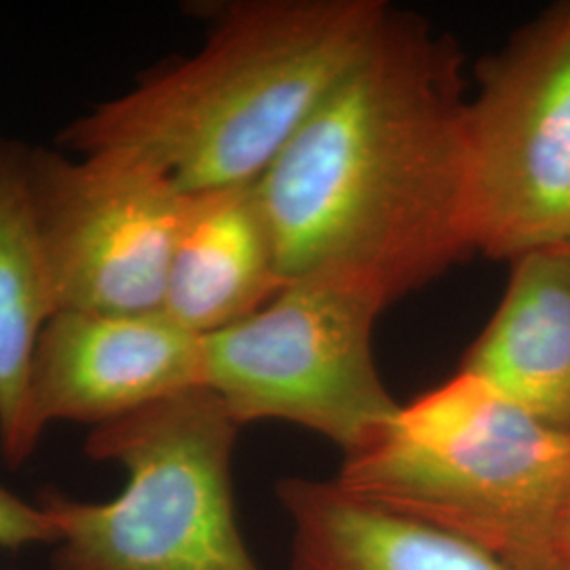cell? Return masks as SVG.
<instances>
[{"mask_svg": "<svg viewBox=\"0 0 570 570\" xmlns=\"http://www.w3.org/2000/svg\"><path fill=\"white\" fill-rule=\"evenodd\" d=\"M292 520L287 570H515L446 532L381 510L336 480L285 478Z\"/></svg>", "mask_w": 570, "mask_h": 570, "instance_id": "7c38bea8", "label": "cell"}, {"mask_svg": "<svg viewBox=\"0 0 570 570\" xmlns=\"http://www.w3.org/2000/svg\"><path fill=\"white\" fill-rule=\"evenodd\" d=\"M551 570H570V494L560 513L551 548Z\"/></svg>", "mask_w": 570, "mask_h": 570, "instance_id": "5bb4252c", "label": "cell"}, {"mask_svg": "<svg viewBox=\"0 0 570 570\" xmlns=\"http://www.w3.org/2000/svg\"><path fill=\"white\" fill-rule=\"evenodd\" d=\"M30 148L0 140V452L28 463L45 428L32 402V366L42 330L58 313L28 183Z\"/></svg>", "mask_w": 570, "mask_h": 570, "instance_id": "8fae6325", "label": "cell"}, {"mask_svg": "<svg viewBox=\"0 0 570 570\" xmlns=\"http://www.w3.org/2000/svg\"><path fill=\"white\" fill-rule=\"evenodd\" d=\"M383 0H245L204 47L63 127L60 148H127L184 195L258 183L387 20Z\"/></svg>", "mask_w": 570, "mask_h": 570, "instance_id": "7a4b0ae2", "label": "cell"}, {"mask_svg": "<svg viewBox=\"0 0 570 570\" xmlns=\"http://www.w3.org/2000/svg\"><path fill=\"white\" fill-rule=\"evenodd\" d=\"M456 42L391 9L256 183L285 284L341 275L387 303L473 254Z\"/></svg>", "mask_w": 570, "mask_h": 570, "instance_id": "6da1fadb", "label": "cell"}, {"mask_svg": "<svg viewBox=\"0 0 570 570\" xmlns=\"http://www.w3.org/2000/svg\"><path fill=\"white\" fill-rule=\"evenodd\" d=\"M336 482L367 503L484 550L551 570L570 494V431L459 372L345 456Z\"/></svg>", "mask_w": 570, "mask_h": 570, "instance_id": "3957f363", "label": "cell"}, {"mask_svg": "<svg viewBox=\"0 0 570 570\" xmlns=\"http://www.w3.org/2000/svg\"><path fill=\"white\" fill-rule=\"evenodd\" d=\"M56 529L41 503H30L0 484V550L53 546Z\"/></svg>", "mask_w": 570, "mask_h": 570, "instance_id": "4fadbf2b", "label": "cell"}, {"mask_svg": "<svg viewBox=\"0 0 570 570\" xmlns=\"http://www.w3.org/2000/svg\"><path fill=\"white\" fill-rule=\"evenodd\" d=\"M193 387H204V338L164 311H60L42 330L32 366L45 429L100 428Z\"/></svg>", "mask_w": 570, "mask_h": 570, "instance_id": "ba28073f", "label": "cell"}, {"mask_svg": "<svg viewBox=\"0 0 570 570\" xmlns=\"http://www.w3.org/2000/svg\"><path fill=\"white\" fill-rule=\"evenodd\" d=\"M570 245V244H569Z\"/></svg>", "mask_w": 570, "mask_h": 570, "instance_id": "9a60e30c", "label": "cell"}, {"mask_svg": "<svg viewBox=\"0 0 570 570\" xmlns=\"http://www.w3.org/2000/svg\"><path fill=\"white\" fill-rule=\"evenodd\" d=\"M468 150L473 252L511 263L570 244V0L480 63Z\"/></svg>", "mask_w": 570, "mask_h": 570, "instance_id": "8992f818", "label": "cell"}, {"mask_svg": "<svg viewBox=\"0 0 570 570\" xmlns=\"http://www.w3.org/2000/svg\"><path fill=\"white\" fill-rule=\"evenodd\" d=\"M389 303L341 275L285 284L263 308L204 336V387L239 428L285 421L343 449H366L397 416L372 353V330Z\"/></svg>", "mask_w": 570, "mask_h": 570, "instance_id": "5b68a950", "label": "cell"}, {"mask_svg": "<svg viewBox=\"0 0 570 570\" xmlns=\"http://www.w3.org/2000/svg\"><path fill=\"white\" fill-rule=\"evenodd\" d=\"M284 285L256 183L190 195L164 313L204 338L256 313Z\"/></svg>", "mask_w": 570, "mask_h": 570, "instance_id": "9c48e42d", "label": "cell"}, {"mask_svg": "<svg viewBox=\"0 0 570 570\" xmlns=\"http://www.w3.org/2000/svg\"><path fill=\"white\" fill-rule=\"evenodd\" d=\"M461 372L570 431V245L532 249L511 261L503 301Z\"/></svg>", "mask_w": 570, "mask_h": 570, "instance_id": "30bf717a", "label": "cell"}, {"mask_svg": "<svg viewBox=\"0 0 570 570\" xmlns=\"http://www.w3.org/2000/svg\"><path fill=\"white\" fill-rule=\"evenodd\" d=\"M28 183L58 313L164 308L190 195L127 148H30Z\"/></svg>", "mask_w": 570, "mask_h": 570, "instance_id": "52a82bcc", "label": "cell"}, {"mask_svg": "<svg viewBox=\"0 0 570 570\" xmlns=\"http://www.w3.org/2000/svg\"><path fill=\"white\" fill-rule=\"evenodd\" d=\"M239 425L223 400L193 387L87 435V456L127 480L108 501L47 490L49 570H261L237 522L233 450Z\"/></svg>", "mask_w": 570, "mask_h": 570, "instance_id": "277c9868", "label": "cell"}]
</instances>
